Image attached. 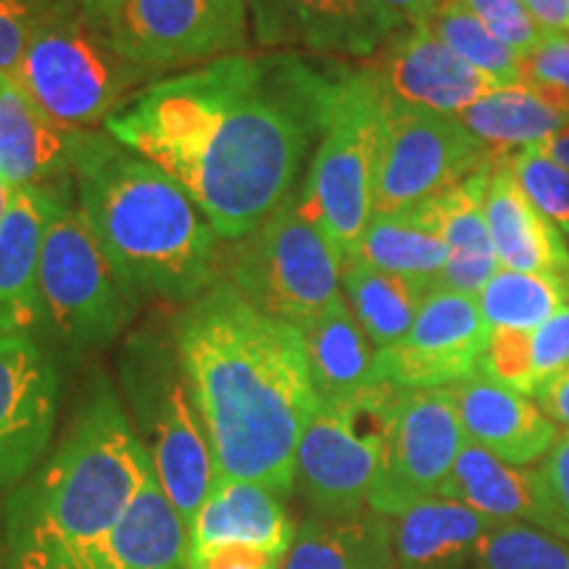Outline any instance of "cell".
Returning a JSON list of instances; mask_svg holds the SVG:
<instances>
[{
    "instance_id": "obj_36",
    "label": "cell",
    "mask_w": 569,
    "mask_h": 569,
    "mask_svg": "<svg viewBox=\"0 0 569 569\" xmlns=\"http://www.w3.org/2000/svg\"><path fill=\"white\" fill-rule=\"evenodd\" d=\"M53 0H0V80H13Z\"/></svg>"
},
{
    "instance_id": "obj_12",
    "label": "cell",
    "mask_w": 569,
    "mask_h": 569,
    "mask_svg": "<svg viewBox=\"0 0 569 569\" xmlns=\"http://www.w3.org/2000/svg\"><path fill=\"white\" fill-rule=\"evenodd\" d=\"M98 24L127 61L153 74L251 46L246 0H119Z\"/></svg>"
},
{
    "instance_id": "obj_16",
    "label": "cell",
    "mask_w": 569,
    "mask_h": 569,
    "mask_svg": "<svg viewBox=\"0 0 569 569\" xmlns=\"http://www.w3.org/2000/svg\"><path fill=\"white\" fill-rule=\"evenodd\" d=\"M251 34L261 48L375 56L407 27L377 0H246Z\"/></svg>"
},
{
    "instance_id": "obj_32",
    "label": "cell",
    "mask_w": 569,
    "mask_h": 569,
    "mask_svg": "<svg viewBox=\"0 0 569 569\" xmlns=\"http://www.w3.org/2000/svg\"><path fill=\"white\" fill-rule=\"evenodd\" d=\"M478 303L490 332H536L569 303V280L557 274L498 269L478 293Z\"/></svg>"
},
{
    "instance_id": "obj_3",
    "label": "cell",
    "mask_w": 569,
    "mask_h": 569,
    "mask_svg": "<svg viewBox=\"0 0 569 569\" xmlns=\"http://www.w3.org/2000/svg\"><path fill=\"white\" fill-rule=\"evenodd\" d=\"M151 472L117 388L92 377L56 451L6 498V569H71L117 528Z\"/></svg>"
},
{
    "instance_id": "obj_4",
    "label": "cell",
    "mask_w": 569,
    "mask_h": 569,
    "mask_svg": "<svg viewBox=\"0 0 569 569\" xmlns=\"http://www.w3.org/2000/svg\"><path fill=\"white\" fill-rule=\"evenodd\" d=\"M77 206L106 256L146 298L184 306L219 277V234L188 190L109 132L82 130Z\"/></svg>"
},
{
    "instance_id": "obj_27",
    "label": "cell",
    "mask_w": 569,
    "mask_h": 569,
    "mask_svg": "<svg viewBox=\"0 0 569 569\" xmlns=\"http://www.w3.org/2000/svg\"><path fill=\"white\" fill-rule=\"evenodd\" d=\"M303 336L306 361L319 403H346L372 393L377 386V351L356 322L346 296H338L322 315L298 327Z\"/></svg>"
},
{
    "instance_id": "obj_42",
    "label": "cell",
    "mask_w": 569,
    "mask_h": 569,
    "mask_svg": "<svg viewBox=\"0 0 569 569\" xmlns=\"http://www.w3.org/2000/svg\"><path fill=\"white\" fill-rule=\"evenodd\" d=\"M536 403L546 411V417L553 419L561 430H569V365L546 380L536 393Z\"/></svg>"
},
{
    "instance_id": "obj_28",
    "label": "cell",
    "mask_w": 569,
    "mask_h": 569,
    "mask_svg": "<svg viewBox=\"0 0 569 569\" xmlns=\"http://www.w3.org/2000/svg\"><path fill=\"white\" fill-rule=\"evenodd\" d=\"M459 122L490 151L543 146L569 130V96L536 82H519L482 96L459 113Z\"/></svg>"
},
{
    "instance_id": "obj_10",
    "label": "cell",
    "mask_w": 569,
    "mask_h": 569,
    "mask_svg": "<svg viewBox=\"0 0 569 569\" xmlns=\"http://www.w3.org/2000/svg\"><path fill=\"white\" fill-rule=\"evenodd\" d=\"M398 390L382 382L356 401L319 403L296 453V488L311 515L338 519L369 509Z\"/></svg>"
},
{
    "instance_id": "obj_25",
    "label": "cell",
    "mask_w": 569,
    "mask_h": 569,
    "mask_svg": "<svg viewBox=\"0 0 569 569\" xmlns=\"http://www.w3.org/2000/svg\"><path fill=\"white\" fill-rule=\"evenodd\" d=\"M296 530L274 490L259 482L217 478L188 528V553L219 543H248L288 557Z\"/></svg>"
},
{
    "instance_id": "obj_20",
    "label": "cell",
    "mask_w": 569,
    "mask_h": 569,
    "mask_svg": "<svg viewBox=\"0 0 569 569\" xmlns=\"http://www.w3.org/2000/svg\"><path fill=\"white\" fill-rule=\"evenodd\" d=\"M438 496L465 503L493 522L532 525L561 538L540 467L509 465L469 440Z\"/></svg>"
},
{
    "instance_id": "obj_35",
    "label": "cell",
    "mask_w": 569,
    "mask_h": 569,
    "mask_svg": "<svg viewBox=\"0 0 569 569\" xmlns=\"http://www.w3.org/2000/svg\"><path fill=\"white\" fill-rule=\"evenodd\" d=\"M511 172L528 201L569 238V169L540 146L509 156Z\"/></svg>"
},
{
    "instance_id": "obj_48",
    "label": "cell",
    "mask_w": 569,
    "mask_h": 569,
    "mask_svg": "<svg viewBox=\"0 0 569 569\" xmlns=\"http://www.w3.org/2000/svg\"><path fill=\"white\" fill-rule=\"evenodd\" d=\"M0 569H6V561H3V553H0Z\"/></svg>"
},
{
    "instance_id": "obj_8",
    "label": "cell",
    "mask_w": 569,
    "mask_h": 569,
    "mask_svg": "<svg viewBox=\"0 0 569 569\" xmlns=\"http://www.w3.org/2000/svg\"><path fill=\"white\" fill-rule=\"evenodd\" d=\"M153 71L127 61L98 21L51 3L13 82L53 122L71 130L106 124ZM151 84V82H148Z\"/></svg>"
},
{
    "instance_id": "obj_44",
    "label": "cell",
    "mask_w": 569,
    "mask_h": 569,
    "mask_svg": "<svg viewBox=\"0 0 569 569\" xmlns=\"http://www.w3.org/2000/svg\"><path fill=\"white\" fill-rule=\"evenodd\" d=\"M401 27L422 24L432 17L440 0H377Z\"/></svg>"
},
{
    "instance_id": "obj_1",
    "label": "cell",
    "mask_w": 569,
    "mask_h": 569,
    "mask_svg": "<svg viewBox=\"0 0 569 569\" xmlns=\"http://www.w3.org/2000/svg\"><path fill=\"white\" fill-rule=\"evenodd\" d=\"M336 71L301 53L227 56L140 88L106 132L172 174L219 240H240L298 188Z\"/></svg>"
},
{
    "instance_id": "obj_13",
    "label": "cell",
    "mask_w": 569,
    "mask_h": 569,
    "mask_svg": "<svg viewBox=\"0 0 569 569\" xmlns=\"http://www.w3.org/2000/svg\"><path fill=\"white\" fill-rule=\"evenodd\" d=\"M467 446L451 390H398L388 411L369 509L398 517L440 493Z\"/></svg>"
},
{
    "instance_id": "obj_40",
    "label": "cell",
    "mask_w": 569,
    "mask_h": 569,
    "mask_svg": "<svg viewBox=\"0 0 569 569\" xmlns=\"http://www.w3.org/2000/svg\"><path fill=\"white\" fill-rule=\"evenodd\" d=\"M538 467L543 475L551 511L557 517L559 536L569 543V430L559 432L557 443Z\"/></svg>"
},
{
    "instance_id": "obj_24",
    "label": "cell",
    "mask_w": 569,
    "mask_h": 569,
    "mask_svg": "<svg viewBox=\"0 0 569 569\" xmlns=\"http://www.w3.org/2000/svg\"><path fill=\"white\" fill-rule=\"evenodd\" d=\"M496 161L486 163L457 188L417 206L448 248L446 272L436 290L478 296L490 277L501 269L486 219V190Z\"/></svg>"
},
{
    "instance_id": "obj_17",
    "label": "cell",
    "mask_w": 569,
    "mask_h": 569,
    "mask_svg": "<svg viewBox=\"0 0 569 569\" xmlns=\"http://www.w3.org/2000/svg\"><path fill=\"white\" fill-rule=\"evenodd\" d=\"M369 69L388 103L446 117H459L482 96L498 90L490 77L440 42L427 21L393 34Z\"/></svg>"
},
{
    "instance_id": "obj_9",
    "label": "cell",
    "mask_w": 569,
    "mask_h": 569,
    "mask_svg": "<svg viewBox=\"0 0 569 569\" xmlns=\"http://www.w3.org/2000/svg\"><path fill=\"white\" fill-rule=\"evenodd\" d=\"M219 277L269 317L301 327L343 296V259L306 209L301 184L219 256Z\"/></svg>"
},
{
    "instance_id": "obj_39",
    "label": "cell",
    "mask_w": 569,
    "mask_h": 569,
    "mask_svg": "<svg viewBox=\"0 0 569 569\" xmlns=\"http://www.w3.org/2000/svg\"><path fill=\"white\" fill-rule=\"evenodd\" d=\"M525 82L543 84L569 96V30L543 34L522 59Z\"/></svg>"
},
{
    "instance_id": "obj_38",
    "label": "cell",
    "mask_w": 569,
    "mask_h": 569,
    "mask_svg": "<svg viewBox=\"0 0 569 569\" xmlns=\"http://www.w3.org/2000/svg\"><path fill=\"white\" fill-rule=\"evenodd\" d=\"M569 365V303L530 332L532 393Z\"/></svg>"
},
{
    "instance_id": "obj_33",
    "label": "cell",
    "mask_w": 569,
    "mask_h": 569,
    "mask_svg": "<svg viewBox=\"0 0 569 569\" xmlns=\"http://www.w3.org/2000/svg\"><path fill=\"white\" fill-rule=\"evenodd\" d=\"M427 24L461 61L490 77L498 88L525 82L522 59L467 9L465 0H440Z\"/></svg>"
},
{
    "instance_id": "obj_30",
    "label": "cell",
    "mask_w": 569,
    "mask_h": 569,
    "mask_svg": "<svg viewBox=\"0 0 569 569\" xmlns=\"http://www.w3.org/2000/svg\"><path fill=\"white\" fill-rule=\"evenodd\" d=\"M356 259L382 272L407 277L411 282L425 284L427 290H436L446 272L448 248L415 206L398 213H375Z\"/></svg>"
},
{
    "instance_id": "obj_43",
    "label": "cell",
    "mask_w": 569,
    "mask_h": 569,
    "mask_svg": "<svg viewBox=\"0 0 569 569\" xmlns=\"http://www.w3.org/2000/svg\"><path fill=\"white\" fill-rule=\"evenodd\" d=\"M522 3L528 6L530 17L543 34L569 30V0H522Z\"/></svg>"
},
{
    "instance_id": "obj_2",
    "label": "cell",
    "mask_w": 569,
    "mask_h": 569,
    "mask_svg": "<svg viewBox=\"0 0 569 569\" xmlns=\"http://www.w3.org/2000/svg\"><path fill=\"white\" fill-rule=\"evenodd\" d=\"M169 325L217 478L293 493L298 443L319 409L301 330L256 309L224 277Z\"/></svg>"
},
{
    "instance_id": "obj_46",
    "label": "cell",
    "mask_w": 569,
    "mask_h": 569,
    "mask_svg": "<svg viewBox=\"0 0 569 569\" xmlns=\"http://www.w3.org/2000/svg\"><path fill=\"white\" fill-rule=\"evenodd\" d=\"M540 148H543L546 153L553 156V159H557L559 163H565V167L569 169V130L557 134V138H551L549 142H543Z\"/></svg>"
},
{
    "instance_id": "obj_22",
    "label": "cell",
    "mask_w": 569,
    "mask_h": 569,
    "mask_svg": "<svg viewBox=\"0 0 569 569\" xmlns=\"http://www.w3.org/2000/svg\"><path fill=\"white\" fill-rule=\"evenodd\" d=\"M71 569H188V528L156 469L117 528Z\"/></svg>"
},
{
    "instance_id": "obj_18",
    "label": "cell",
    "mask_w": 569,
    "mask_h": 569,
    "mask_svg": "<svg viewBox=\"0 0 569 569\" xmlns=\"http://www.w3.org/2000/svg\"><path fill=\"white\" fill-rule=\"evenodd\" d=\"M71 184L74 180L11 188L0 219V336H34L32 330H40L42 238Z\"/></svg>"
},
{
    "instance_id": "obj_29",
    "label": "cell",
    "mask_w": 569,
    "mask_h": 569,
    "mask_svg": "<svg viewBox=\"0 0 569 569\" xmlns=\"http://www.w3.org/2000/svg\"><path fill=\"white\" fill-rule=\"evenodd\" d=\"M282 569H396L393 525L372 509L298 525Z\"/></svg>"
},
{
    "instance_id": "obj_47",
    "label": "cell",
    "mask_w": 569,
    "mask_h": 569,
    "mask_svg": "<svg viewBox=\"0 0 569 569\" xmlns=\"http://www.w3.org/2000/svg\"><path fill=\"white\" fill-rule=\"evenodd\" d=\"M9 193H11V188H9V184H6L3 180H0V219H3V213H6V203H9Z\"/></svg>"
},
{
    "instance_id": "obj_11",
    "label": "cell",
    "mask_w": 569,
    "mask_h": 569,
    "mask_svg": "<svg viewBox=\"0 0 569 569\" xmlns=\"http://www.w3.org/2000/svg\"><path fill=\"white\" fill-rule=\"evenodd\" d=\"M501 153L457 117L386 103L377 153L375 213H398L457 188Z\"/></svg>"
},
{
    "instance_id": "obj_6",
    "label": "cell",
    "mask_w": 569,
    "mask_h": 569,
    "mask_svg": "<svg viewBox=\"0 0 569 569\" xmlns=\"http://www.w3.org/2000/svg\"><path fill=\"white\" fill-rule=\"evenodd\" d=\"M38 293L40 332L71 356L113 343L146 301L106 256L71 188L42 238Z\"/></svg>"
},
{
    "instance_id": "obj_23",
    "label": "cell",
    "mask_w": 569,
    "mask_h": 569,
    "mask_svg": "<svg viewBox=\"0 0 569 569\" xmlns=\"http://www.w3.org/2000/svg\"><path fill=\"white\" fill-rule=\"evenodd\" d=\"M486 219L498 267L528 274H557L569 280L567 238L522 193L511 172L509 156H501L490 172Z\"/></svg>"
},
{
    "instance_id": "obj_5",
    "label": "cell",
    "mask_w": 569,
    "mask_h": 569,
    "mask_svg": "<svg viewBox=\"0 0 569 569\" xmlns=\"http://www.w3.org/2000/svg\"><path fill=\"white\" fill-rule=\"evenodd\" d=\"M119 382L134 432L153 461L161 488L190 528L217 482L211 446L190 396L172 325L142 327L127 340Z\"/></svg>"
},
{
    "instance_id": "obj_21",
    "label": "cell",
    "mask_w": 569,
    "mask_h": 569,
    "mask_svg": "<svg viewBox=\"0 0 569 569\" xmlns=\"http://www.w3.org/2000/svg\"><path fill=\"white\" fill-rule=\"evenodd\" d=\"M82 130L53 122L13 80H0V180L40 188L71 180Z\"/></svg>"
},
{
    "instance_id": "obj_31",
    "label": "cell",
    "mask_w": 569,
    "mask_h": 569,
    "mask_svg": "<svg viewBox=\"0 0 569 569\" xmlns=\"http://www.w3.org/2000/svg\"><path fill=\"white\" fill-rule=\"evenodd\" d=\"M340 290L375 351H382V348L396 346L398 340L407 338L425 298L430 296L425 284L382 272L359 259L343 264Z\"/></svg>"
},
{
    "instance_id": "obj_41",
    "label": "cell",
    "mask_w": 569,
    "mask_h": 569,
    "mask_svg": "<svg viewBox=\"0 0 569 569\" xmlns=\"http://www.w3.org/2000/svg\"><path fill=\"white\" fill-rule=\"evenodd\" d=\"M284 557L248 543H219L188 553V569H282Z\"/></svg>"
},
{
    "instance_id": "obj_7",
    "label": "cell",
    "mask_w": 569,
    "mask_h": 569,
    "mask_svg": "<svg viewBox=\"0 0 569 569\" xmlns=\"http://www.w3.org/2000/svg\"><path fill=\"white\" fill-rule=\"evenodd\" d=\"M386 96L372 69H336L327 119L301 182L306 209L317 219L343 264L356 259L375 217V177Z\"/></svg>"
},
{
    "instance_id": "obj_26",
    "label": "cell",
    "mask_w": 569,
    "mask_h": 569,
    "mask_svg": "<svg viewBox=\"0 0 569 569\" xmlns=\"http://www.w3.org/2000/svg\"><path fill=\"white\" fill-rule=\"evenodd\" d=\"M390 525L396 569H467L496 522L465 503L432 496Z\"/></svg>"
},
{
    "instance_id": "obj_14",
    "label": "cell",
    "mask_w": 569,
    "mask_h": 569,
    "mask_svg": "<svg viewBox=\"0 0 569 569\" xmlns=\"http://www.w3.org/2000/svg\"><path fill=\"white\" fill-rule=\"evenodd\" d=\"M488 338L478 296L430 290L407 338L377 351V380L401 390L451 388L478 372Z\"/></svg>"
},
{
    "instance_id": "obj_37",
    "label": "cell",
    "mask_w": 569,
    "mask_h": 569,
    "mask_svg": "<svg viewBox=\"0 0 569 569\" xmlns=\"http://www.w3.org/2000/svg\"><path fill=\"white\" fill-rule=\"evenodd\" d=\"M465 6L498 40L507 42L519 59H525L543 38V30L522 0H465Z\"/></svg>"
},
{
    "instance_id": "obj_45",
    "label": "cell",
    "mask_w": 569,
    "mask_h": 569,
    "mask_svg": "<svg viewBox=\"0 0 569 569\" xmlns=\"http://www.w3.org/2000/svg\"><path fill=\"white\" fill-rule=\"evenodd\" d=\"M53 3L69 6V9L84 13V17H90L92 21H101L119 0H53Z\"/></svg>"
},
{
    "instance_id": "obj_19",
    "label": "cell",
    "mask_w": 569,
    "mask_h": 569,
    "mask_svg": "<svg viewBox=\"0 0 569 569\" xmlns=\"http://www.w3.org/2000/svg\"><path fill=\"white\" fill-rule=\"evenodd\" d=\"M451 390L469 443L519 467H536L559 438V425L536 398L503 386L486 372H472Z\"/></svg>"
},
{
    "instance_id": "obj_15",
    "label": "cell",
    "mask_w": 569,
    "mask_h": 569,
    "mask_svg": "<svg viewBox=\"0 0 569 569\" xmlns=\"http://www.w3.org/2000/svg\"><path fill=\"white\" fill-rule=\"evenodd\" d=\"M61 372L38 336H0V498L40 467L53 440Z\"/></svg>"
},
{
    "instance_id": "obj_34",
    "label": "cell",
    "mask_w": 569,
    "mask_h": 569,
    "mask_svg": "<svg viewBox=\"0 0 569 569\" xmlns=\"http://www.w3.org/2000/svg\"><path fill=\"white\" fill-rule=\"evenodd\" d=\"M467 569H569V543L522 522H496Z\"/></svg>"
}]
</instances>
